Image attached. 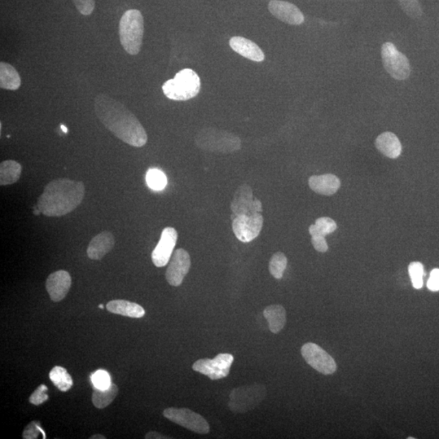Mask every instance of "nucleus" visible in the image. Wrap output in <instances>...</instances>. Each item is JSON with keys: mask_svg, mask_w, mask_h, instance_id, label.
<instances>
[{"mask_svg": "<svg viewBox=\"0 0 439 439\" xmlns=\"http://www.w3.org/2000/svg\"><path fill=\"white\" fill-rule=\"evenodd\" d=\"M91 381L95 388L100 390L108 389L112 384L109 373L104 370H98L94 372L91 376Z\"/></svg>", "mask_w": 439, "mask_h": 439, "instance_id": "2f4dec72", "label": "nucleus"}, {"mask_svg": "<svg viewBox=\"0 0 439 439\" xmlns=\"http://www.w3.org/2000/svg\"><path fill=\"white\" fill-rule=\"evenodd\" d=\"M115 238L109 231H103L94 237L87 248V256L93 261H99L112 251Z\"/></svg>", "mask_w": 439, "mask_h": 439, "instance_id": "dca6fc26", "label": "nucleus"}, {"mask_svg": "<svg viewBox=\"0 0 439 439\" xmlns=\"http://www.w3.org/2000/svg\"><path fill=\"white\" fill-rule=\"evenodd\" d=\"M95 111L105 128L122 142L135 147H142L147 143V132L141 123L119 101L100 94L95 99Z\"/></svg>", "mask_w": 439, "mask_h": 439, "instance_id": "f257e3e1", "label": "nucleus"}, {"mask_svg": "<svg viewBox=\"0 0 439 439\" xmlns=\"http://www.w3.org/2000/svg\"><path fill=\"white\" fill-rule=\"evenodd\" d=\"M91 439H106V437L104 436H101V434H95V436H91Z\"/></svg>", "mask_w": 439, "mask_h": 439, "instance_id": "ea45409f", "label": "nucleus"}, {"mask_svg": "<svg viewBox=\"0 0 439 439\" xmlns=\"http://www.w3.org/2000/svg\"><path fill=\"white\" fill-rule=\"evenodd\" d=\"M85 193L82 182L69 178L55 179L47 184L38 197L37 209L46 217H62L82 204Z\"/></svg>", "mask_w": 439, "mask_h": 439, "instance_id": "f03ea898", "label": "nucleus"}, {"mask_svg": "<svg viewBox=\"0 0 439 439\" xmlns=\"http://www.w3.org/2000/svg\"><path fill=\"white\" fill-rule=\"evenodd\" d=\"M50 379L60 392H67L73 385L71 376L64 368L56 366L50 372Z\"/></svg>", "mask_w": 439, "mask_h": 439, "instance_id": "a878e982", "label": "nucleus"}, {"mask_svg": "<svg viewBox=\"0 0 439 439\" xmlns=\"http://www.w3.org/2000/svg\"><path fill=\"white\" fill-rule=\"evenodd\" d=\"M145 438H147V439H166V438H171L162 436V434H161L160 433H157L156 431H152V432H149L148 434H147L146 436H145Z\"/></svg>", "mask_w": 439, "mask_h": 439, "instance_id": "58836bf2", "label": "nucleus"}, {"mask_svg": "<svg viewBox=\"0 0 439 439\" xmlns=\"http://www.w3.org/2000/svg\"><path fill=\"white\" fill-rule=\"evenodd\" d=\"M263 225L261 213H254L235 217L232 228L237 239L243 243H250L260 235Z\"/></svg>", "mask_w": 439, "mask_h": 439, "instance_id": "9b49d317", "label": "nucleus"}, {"mask_svg": "<svg viewBox=\"0 0 439 439\" xmlns=\"http://www.w3.org/2000/svg\"><path fill=\"white\" fill-rule=\"evenodd\" d=\"M230 46L237 54L256 62H262L265 58L261 48L248 38L233 37L230 40Z\"/></svg>", "mask_w": 439, "mask_h": 439, "instance_id": "f3484780", "label": "nucleus"}, {"mask_svg": "<svg viewBox=\"0 0 439 439\" xmlns=\"http://www.w3.org/2000/svg\"><path fill=\"white\" fill-rule=\"evenodd\" d=\"M263 316L269 323L270 331L274 333L282 331L287 323V313L282 305L268 306L263 311Z\"/></svg>", "mask_w": 439, "mask_h": 439, "instance_id": "4be33fe9", "label": "nucleus"}, {"mask_svg": "<svg viewBox=\"0 0 439 439\" xmlns=\"http://www.w3.org/2000/svg\"><path fill=\"white\" fill-rule=\"evenodd\" d=\"M163 414L167 419L193 432L206 434L209 432L208 421L203 416L188 408H166Z\"/></svg>", "mask_w": 439, "mask_h": 439, "instance_id": "6e6552de", "label": "nucleus"}, {"mask_svg": "<svg viewBox=\"0 0 439 439\" xmlns=\"http://www.w3.org/2000/svg\"><path fill=\"white\" fill-rule=\"evenodd\" d=\"M107 309L110 313L131 318H141L145 315L142 306L127 300L110 301L107 305Z\"/></svg>", "mask_w": 439, "mask_h": 439, "instance_id": "412c9836", "label": "nucleus"}, {"mask_svg": "<svg viewBox=\"0 0 439 439\" xmlns=\"http://www.w3.org/2000/svg\"><path fill=\"white\" fill-rule=\"evenodd\" d=\"M408 272L411 276L412 285L415 289H420L423 287V276L425 275L424 267L420 262H412L408 266Z\"/></svg>", "mask_w": 439, "mask_h": 439, "instance_id": "7c9ffc66", "label": "nucleus"}, {"mask_svg": "<svg viewBox=\"0 0 439 439\" xmlns=\"http://www.w3.org/2000/svg\"><path fill=\"white\" fill-rule=\"evenodd\" d=\"M269 10L276 19L285 23L293 25L304 23V14L292 3L272 0L269 3Z\"/></svg>", "mask_w": 439, "mask_h": 439, "instance_id": "2eb2a0df", "label": "nucleus"}, {"mask_svg": "<svg viewBox=\"0 0 439 439\" xmlns=\"http://www.w3.org/2000/svg\"><path fill=\"white\" fill-rule=\"evenodd\" d=\"M337 224L333 219L329 217H320L316 221L314 225L309 227V234L311 236H324L331 235L337 229Z\"/></svg>", "mask_w": 439, "mask_h": 439, "instance_id": "bb28decb", "label": "nucleus"}, {"mask_svg": "<svg viewBox=\"0 0 439 439\" xmlns=\"http://www.w3.org/2000/svg\"><path fill=\"white\" fill-rule=\"evenodd\" d=\"M178 240V232L173 227H166L162 231L159 243L152 253V260L156 267H164L170 261Z\"/></svg>", "mask_w": 439, "mask_h": 439, "instance_id": "ddd939ff", "label": "nucleus"}, {"mask_svg": "<svg viewBox=\"0 0 439 439\" xmlns=\"http://www.w3.org/2000/svg\"><path fill=\"white\" fill-rule=\"evenodd\" d=\"M144 21L141 12L130 10L122 16L119 23L121 44L127 54L138 55L141 51Z\"/></svg>", "mask_w": 439, "mask_h": 439, "instance_id": "7ed1b4c3", "label": "nucleus"}, {"mask_svg": "<svg viewBox=\"0 0 439 439\" xmlns=\"http://www.w3.org/2000/svg\"><path fill=\"white\" fill-rule=\"evenodd\" d=\"M99 309H104V306L102 305H99Z\"/></svg>", "mask_w": 439, "mask_h": 439, "instance_id": "79ce46f5", "label": "nucleus"}, {"mask_svg": "<svg viewBox=\"0 0 439 439\" xmlns=\"http://www.w3.org/2000/svg\"><path fill=\"white\" fill-rule=\"evenodd\" d=\"M39 433H43L40 425L36 421H33L25 427L22 437L25 439H35L38 438Z\"/></svg>", "mask_w": 439, "mask_h": 439, "instance_id": "f704fd0d", "label": "nucleus"}, {"mask_svg": "<svg viewBox=\"0 0 439 439\" xmlns=\"http://www.w3.org/2000/svg\"><path fill=\"white\" fill-rule=\"evenodd\" d=\"M375 146L383 155L396 159L402 152V145L397 136L392 132H385L377 138Z\"/></svg>", "mask_w": 439, "mask_h": 439, "instance_id": "aec40b11", "label": "nucleus"}, {"mask_svg": "<svg viewBox=\"0 0 439 439\" xmlns=\"http://www.w3.org/2000/svg\"><path fill=\"white\" fill-rule=\"evenodd\" d=\"M21 84V79L19 72L12 65L3 62L0 63V87L3 90L16 91Z\"/></svg>", "mask_w": 439, "mask_h": 439, "instance_id": "5701e85b", "label": "nucleus"}, {"mask_svg": "<svg viewBox=\"0 0 439 439\" xmlns=\"http://www.w3.org/2000/svg\"><path fill=\"white\" fill-rule=\"evenodd\" d=\"M381 58L384 68L396 80H405L411 74L410 60L405 54L399 51L392 43H385L381 47Z\"/></svg>", "mask_w": 439, "mask_h": 439, "instance_id": "0eeeda50", "label": "nucleus"}, {"mask_svg": "<svg viewBox=\"0 0 439 439\" xmlns=\"http://www.w3.org/2000/svg\"><path fill=\"white\" fill-rule=\"evenodd\" d=\"M201 82L199 75L191 69L181 70L173 79L165 82L162 90L167 98L186 101L200 93Z\"/></svg>", "mask_w": 439, "mask_h": 439, "instance_id": "20e7f679", "label": "nucleus"}, {"mask_svg": "<svg viewBox=\"0 0 439 439\" xmlns=\"http://www.w3.org/2000/svg\"><path fill=\"white\" fill-rule=\"evenodd\" d=\"M71 285V276L67 271L60 270L48 276L46 289L52 301L60 302L68 295Z\"/></svg>", "mask_w": 439, "mask_h": 439, "instance_id": "4468645a", "label": "nucleus"}, {"mask_svg": "<svg viewBox=\"0 0 439 439\" xmlns=\"http://www.w3.org/2000/svg\"><path fill=\"white\" fill-rule=\"evenodd\" d=\"M234 357L222 353L214 359H201L193 364V370L208 376L211 380H219L229 375Z\"/></svg>", "mask_w": 439, "mask_h": 439, "instance_id": "1a4fd4ad", "label": "nucleus"}, {"mask_svg": "<svg viewBox=\"0 0 439 439\" xmlns=\"http://www.w3.org/2000/svg\"><path fill=\"white\" fill-rule=\"evenodd\" d=\"M253 192L251 187L248 184H243L237 188L231 202V210L235 217L240 215L251 213L253 204Z\"/></svg>", "mask_w": 439, "mask_h": 439, "instance_id": "a211bd4d", "label": "nucleus"}, {"mask_svg": "<svg viewBox=\"0 0 439 439\" xmlns=\"http://www.w3.org/2000/svg\"><path fill=\"white\" fill-rule=\"evenodd\" d=\"M73 2L82 15L89 16L95 10V0H73Z\"/></svg>", "mask_w": 439, "mask_h": 439, "instance_id": "72a5a7b5", "label": "nucleus"}, {"mask_svg": "<svg viewBox=\"0 0 439 439\" xmlns=\"http://www.w3.org/2000/svg\"><path fill=\"white\" fill-rule=\"evenodd\" d=\"M427 287L431 292L439 291V270L436 269L430 273Z\"/></svg>", "mask_w": 439, "mask_h": 439, "instance_id": "e433bc0d", "label": "nucleus"}, {"mask_svg": "<svg viewBox=\"0 0 439 439\" xmlns=\"http://www.w3.org/2000/svg\"><path fill=\"white\" fill-rule=\"evenodd\" d=\"M191 265V257L186 250H176L171 257L168 269L166 270L167 282L173 287H179L190 270Z\"/></svg>", "mask_w": 439, "mask_h": 439, "instance_id": "f8f14e48", "label": "nucleus"}, {"mask_svg": "<svg viewBox=\"0 0 439 439\" xmlns=\"http://www.w3.org/2000/svg\"><path fill=\"white\" fill-rule=\"evenodd\" d=\"M309 185L318 194L329 196L335 194L340 190L341 182L337 176L328 174L311 176L309 180Z\"/></svg>", "mask_w": 439, "mask_h": 439, "instance_id": "6ab92c4d", "label": "nucleus"}, {"mask_svg": "<svg viewBox=\"0 0 439 439\" xmlns=\"http://www.w3.org/2000/svg\"><path fill=\"white\" fill-rule=\"evenodd\" d=\"M311 244L315 250L319 252H327L328 251V244L324 236H311Z\"/></svg>", "mask_w": 439, "mask_h": 439, "instance_id": "c9c22d12", "label": "nucleus"}, {"mask_svg": "<svg viewBox=\"0 0 439 439\" xmlns=\"http://www.w3.org/2000/svg\"><path fill=\"white\" fill-rule=\"evenodd\" d=\"M262 213V203L259 200H254L251 213Z\"/></svg>", "mask_w": 439, "mask_h": 439, "instance_id": "4c0bfd02", "label": "nucleus"}, {"mask_svg": "<svg viewBox=\"0 0 439 439\" xmlns=\"http://www.w3.org/2000/svg\"><path fill=\"white\" fill-rule=\"evenodd\" d=\"M301 354L311 368L324 375H333L337 370L335 359L326 351L313 342H307L302 346Z\"/></svg>", "mask_w": 439, "mask_h": 439, "instance_id": "9d476101", "label": "nucleus"}, {"mask_svg": "<svg viewBox=\"0 0 439 439\" xmlns=\"http://www.w3.org/2000/svg\"><path fill=\"white\" fill-rule=\"evenodd\" d=\"M22 167L19 162L8 160L0 164V186L12 185L19 181Z\"/></svg>", "mask_w": 439, "mask_h": 439, "instance_id": "b1692460", "label": "nucleus"}, {"mask_svg": "<svg viewBox=\"0 0 439 439\" xmlns=\"http://www.w3.org/2000/svg\"><path fill=\"white\" fill-rule=\"evenodd\" d=\"M196 146L202 150L232 153L241 148V140L230 132L215 128H204L197 134L195 139Z\"/></svg>", "mask_w": 439, "mask_h": 439, "instance_id": "39448f33", "label": "nucleus"}, {"mask_svg": "<svg viewBox=\"0 0 439 439\" xmlns=\"http://www.w3.org/2000/svg\"><path fill=\"white\" fill-rule=\"evenodd\" d=\"M60 127H61V130H62L64 132V133H67V132H68V129H67V128H66V127H65L64 126L61 125V126H60Z\"/></svg>", "mask_w": 439, "mask_h": 439, "instance_id": "a19ab883", "label": "nucleus"}, {"mask_svg": "<svg viewBox=\"0 0 439 439\" xmlns=\"http://www.w3.org/2000/svg\"><path fill=\"white\" fill-rule=\"evenodd\" d=\"M403 12L412 19H418L423 14L419 0H398Z\"/></svg>", "mask_w": 439, "mask_h": 439, "instance_id": "c756f323", "label": "nucleus"}, {"mask_svg": "<svg viewBox=\"0 0 439 439\" xmlns=\"http://www.w3.org/2000/svg\"><path fill=\"white\" fill-rule=\"evenodd\" d=\"M265 385L253 384L240 386L232 390L228 406L233 412L244 414L260 405L265 399Z\"/></svg>", "mask_w": 439, "mask_h": 439, "instance_id": "423d86ee", "label": "nucleus"}, {"mask_svg": "<svg viewBox=\"0 0 439 439\" xmlns=\"http://www.w3.org/2000/svg\"><path fill=\"white\" fill-rule=\"evenodd\" d=\"M287 258L283 252H276L270 261V272L276 279H282L284 272L287 269Z\"/></svg>", "mask_w": 439, "mask_h": 439, "instance_id": "cd10ccee", "label": "nucleus"}, {"mask_svg": "<svg viewBox=\"0 0 439 439\" xmlns=\"http://www.w3.org/2000/svg\"><path fill=\"white\" fill-rule=\"evenodd\" d=\"M47 386L45 385H40L38 388L34 390V392L30 395L29 402L34 405H40L44 402L48 401Z\"/></svg>", "mask_w": 439, "mask_h": 439, "instance_id": "473e14b6", "label": "nucleus"}, {"mask_svg": "<svg viewBox=\"0 0 439 439\" xmlns=\"http://www.w3.org/2000/svg\"><path fill=\"white\" fill-rule=\"evenodd\" d=\"M118 394V388L115 384L112 383L108 389L100 390L95 388L92 394V403L95 407L99 410H104L114 401Z\"/></svg>", "mask_w": 439, "mask_h": 439, "instance_id": "393cba45", "label": "nucleus"}, {"mask_svg": "<svg viewBox=\"0 0 439 439\" xmlns=\"http://www.w3.org/2000/svg\"><path fill=\"white\" fill-rule=\"evenodd\" d=\"M146 180L148 187L154 191L163 190L168 183L165 174L161 170L156 169L148 170Z\"/></svg>", "mask_w": 439, "mask_h": 439, "instance_id": "c85d7f7f", "label": "nucleus"}]
</instances>
